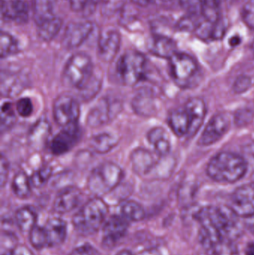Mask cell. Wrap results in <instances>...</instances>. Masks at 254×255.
Instances as JSON below:
<instances>
[{
    "label": "cell",
    "mask_w": 254,
    "mask_h": 255,
    "mask_svg": "<svg viewBox=\"0 0 254 255\" xmlns=\"http://www.w3.org/2000/svg\"><path fill=\"white\" fill-rule=\"evenodd\" d=\"M70 255H98V253L89 244H84L73 250Z\"/></svg>",
    "instance_id": "7bdbcfd3"
},
{
    "label": "cell",
    "mask_w": 254,
    "mask_h": 255,
    "mask_svg": "<svg viewBox=\"0 0 254 255\" xmlns=\"http://www.w3.org/2000/svg\"><path fill=\"white\" fill-rule=\"evenodd\" d=\"M169 125L177 136L187 135L190 128V120L186 109L173 111L169 117Z\"/></svg>",
    "instance_id": "d4e9b609"
},
{
    "label": "cell",
    "mask_w": 254,
    "mask_h": 255,
    "mask_svg": "<svg viewBox=\"0 0 254 255\" xmlns=\"http://www.w3.org/2000/svg\"><path fill=\"white\" fill-rule=\"evenodd\" d=\"M219 1L220 0H201L200 13L204 20L216 24L222 19Z\"/></svg>",
    "instance_id": "f546056e"
},
{
    "label": "cell",
    "mask_w": 254,
    "mask_h": 255,
    "mask_svg": "<svg viewBox=\"0 0 254 255\" xmlns=\"http://www.w3.org/2000/svg\"><path fill=\"white\" fill-rule=\"evenodd\" d=\"M130 160L133 169L139 175H147L153 169L156 163L153 154L148 150L142 148L134 149L131 152Z\"/></svg>",
    "instance_id": "d6986e66"
},
{
    "label": "cell",
    "mask_w": 254,
    "mask_h": 255,
    "mask_svg": "<svg viewBox=\"0 0 254 255\" xmlns=\"http://www.w3.org/2000/svg\"><path fill=\"white\" fill-rule=\"evenodd\" d=\"M82 130L79 124L63 128L51 141L50 150L55 155H62L69 152L80 140Z\"/></svg>",
    "instance_id": "8fae6325"
},
{
    "label": "cell",
    "mask_w": 254,
    "mask_h": 255,
    "mask_svg": "<svg viewBox=\"0 0 254 255\" xmlns=\"http://www.w3.org/2000/svg\"><path fill=\"white\" fill-rule=\"evenodd\" d=\"M247 163L243 156L229 151L216 154L209 161L207 173L213 181L221 183H235L247 172Z\"/></svg>",
    "instance_id": "6da1fadb"
},
{
    "label": "cell",
    "mask_w": 254,
    "mask_h": 255,
    "mask_svg": "<svg viewBox=\"0 0 254 255\" xmlns=\"http://www.w3.org/2000/svg\"><path fill=\"white\" fill-rule=\"evenodd\" d=\"M110 104L106 99L100 100L96 106H94L87 117V124L92 128L102 127L110 119Z\"/></svg>",
    "instance_id": "cb8c5ba5"
},
{
    "label": "cell",
    "mask_w": 254,
    "mask_h": 255,
    "mask_svg": "<svg viewBox=\"0 0 254 255\" xmlns=\"http://www.w3.org/2000/svg\"><path fill=\"white\" fill-rule=\"evenodd\" d=\"M16 110L18 115L22 118H27L31 117L34 112V106L31 99L28 97L19 99L16 102Z\"/></svg>",
    "instance_id": "74e56055"
},
{
    "label": "cell",
    "mask_w": 254,
    "mask_h": 255,
    "mask_svg": "<svg viewBox=\"0 0 254 255\" xmlns=\"http://www.w3.org/2000/svg\"><path fill=\"white\" fill-rule=\"evenodd\" d=\"M55 5L56 0H33V16L37 25L57 16L55 13Z\"/></svg>",
    "instance_id": "603a6c76"
},
{
    "label": "cell",
    "mask_w": 254,
    "mask_h": 255,
    "mask_svg": "<svg viewBox=\"0 0 254 255\" xmlns=\"http://www.w3.org/2000/svg\"><path fill=\"white\" fill-rule=\"evenodd\" d=\"M250 85V78L245 76H240V77L236 80L235 83H234V91H235L236 93H238V94L244 93L245 91L249 89Z\"/></svg>",
    "instance_id": "60d3db41"
},
{
    "label": "cell",
    "mask_w": 254,
    "mask_h": 255,
    "mask_svg": "<svg viewBox=\"0 0 254 255\" xmlns=\"http://www.w3.org/2000/svg\"><path fill=\"white\" fill-rule=\"evenodd\" d=\"M243 157L246 160L248 167L250 166L254 169V142L244 147Z\"/></svg>",
    "instance_id": "b9f144b4"
},
{
    "label": "cell",
    "mask_w": 254,
    "mask_h": 255,
    "mask_svg": "<svg viewBox=\"0 0 254 255\" xmlns=\"http://www.w3.org/2000/svg\"><path fill=\"white\" fill-rule=\"evenodd\" d=\"M118 138L110 133H101L95 135L89 140L91 148L99 154L109 152L116 146Z\"/></svg>",
    "instance_id": "484cf974"
},
{
    "label": "cell",
    "mask_w": 254,
    "mask_h": 255,
    "mask_svg": "<svg viewBox=\"0 0 254 255\" xmlns=\"http://www.w3.org/2000/svg\"><path fill=\"white\" fill-rule=\"evenodd\" d=\"M238 217L231 207L208 206L199 208L194 214L196 220H205L224 238L233 241L238 235Z\"/></svg>",
    "instance_id": "7a4b0ae2"
},
{
    "label": "cell",
    "mask_w": 254,
    "mask_h": 255,
    "mask_svg": "<svg viewBox=\"0 0 254 255\" xmlns=\"http://www.w3.org/2000/svg\"><path fill=\"white\" fill-rule=\"evenodd\" d=\"M121 212L127 220L134 222L143 220L146 215L143 206L138 202L133 200L124 202L121 207Z\"/></svg>",
    "instance_id": "1f68e13d"
},
{
    "label": "cell",
    "mask_w": 254,
    "mask_h": 255,
    "mask_svg": "<svg viewBox=\"0 0 254 255\" xmlns=\"http://www.w3.org/2000/svg\"><path fill=\"white\" fill-rule=\"evenodd\" d=\"M31 178L24 172H19L13 177L11 188L13 193L19 199L29 197L31 193Z\"/></svg>",
    "instance_id": "83f0119b"
},
{
    "label": "cell",
    "mask_w": 254,
    "mask_h": 255,
    "mask_svg": "<svg viewBox=\"0 0 254 255\" xmlns=\"http://www.w3.org/2000/svg\"><path fill=\"white\" fill-rule=\"evenodd\" d=\"M147 60L141 52L128 51L116 64V72L124 85L134 86L146 78Z\"/></svg>",
    "instance_id": "8992f818"
},
{
    "label": "cell",
    "mask_w": 254,
    "mask_h": 255,
    "mask_svg": "<svg viewBox=\"0 0 254 255\" xmlns=\"http://www.w3.org/2000/svg\"><path fill=\"white\" fill-rule=\"evenodd\" d=\"M131 1L134 4H137V5L147 6L156 2L158 0H131Z\"/></svg>",
    "instance_id": "c3c4849f"
},
{
    "label": "cell",
    "mask_w": 254,
    "mask_h": 255,
    "mask_svg": "<svg viewBox=\"0 0 254 255\" xmlns=\"http://www.w3.org/2000/svg\"><path fill=\"white\" fill-rule=\"evenodd\" d=\"M128 220L120 216H112L103 229L102 244L105 248L114 247L128 232Z\"/></svg>",
    "instance_id": "4fadbf2b"
},
{
    "label": "cell",
    "mask_w": 254,
    "mask_h": 255,
    "mask_svg": "<svg viewBox=\"0 0 254 255\" xmlns=\"http://www.w3.org/2000/svg\"><path fill=\"white\" fill-rule=\"evenodd\" d=\"M52 175V168L45 165L32 174L31 178V185L35 188H41L46 185Z\"/></svg>",
    "instance_id": "836d02e7"
},
{
    "label": "cell",
    "mask_w": 254,
    "mask_h": 255,
    "mask_svg": "<svg viewBox=\"0 0 254 255\" xmlns=\"http://www.w3.org/2000/svg\"><path fill=\"white\" fill-rule=\"evenodd\" d=\"M1 133L7 131L11 128L16 122V115L13 104L10 102L6 101L1 104Z\"/></svg>",
    "instance_id": "d6a6232c"
},
{
    "label": "cell",
    "mask_w": 254,
    "mask_h": 255,
    "mask_svg": "<svg viewBox=\"0 0 254 255\" xmlns=\"http://www.w3.org/2000/svg\"><path fill=\"white\" fill-rule=\"evenodd\" d=\"M182 7L192 13L200 11L201 0H180Z\"/></svg>",
    "instance_id": "f6af8a7d"
},
{
    "label": "cell",
    "mask_w": 254,
    "mask_h": 255,
    "mask_svg": "<svg viewBox=\"0 0 254 255\" xmlns=\"http://www.w3.org/2000/svg\"><path fill=\"white\" fill-rule=\"evenodd\" d=\"M242 16L245 23L249 28L254 29V0H250L244 6Z\"/></svg>",
    "instance_id": "f35d334b"
},
{
    "label": "cell",
    "mask_w": 254,
    "mask_h": 255,
    "mask_svg": "<svg viewBox=\"0 0 254 255\" xmlns=\"http://www.w3.org/2000/svg\"><path fill=\"white\" fill-rule=\"evenodd\" d=\"M70 7L75 12L91 14L96 6V0H70Z\"/></svg>",
    "instance_id": "8d00e7d4"
},
{
    "label": "cell",
    "mask_w": 254,
    "mask_h": 255,
    "mask_svg": "<svg viewBox=\"0 0 254 255\" xmlns=\"http://www.w3.org/2000/svg\"><path fill=\"white\" fill-rule=\"evenodd\" d=\"M1 177H0V181H1V187H4V184L7 182V178H8L9 173V163L7 158L3 154L1 156Z\"/></svg>",
    "instance_id": "ee69618b"
},
{
    "label": "cell",
    "mask_w": 254,
    "mask_h": 255,
    "mask_svg": "<svg viewBox=\"0 0 254 255\" xmlns=\"http://www.w3.org/2000/svg\"><path fill=\"white\" fill-rule=\"evenodd\" d=\"M231 209L239 217H246L254 214V187L245 184L238 187L231 196Z\"/></svg>",
    "instance_id": "7c38bea8"
},
{
    "label": "cell",
    "mask_w": 254,
    "mask_h": 255,
    "mask_svg": "<svg viewBox=\"0 0 254 255\" xmlns=\"http://www.w3.org/2000/svg\"><path fill=\"white\" fill-rule=\"evenodd\" d=\"M100 4L103 16L110 17L123 7L125 0H101Z\"/></svg>",
    "instance_id": "d590c367"
},
{
    "label": "cell",
    "mask_w": 254,
    "mask_h": 255,
    "mask_svg": "<svg viewBox=\"0 0 254 255\" xmlns=\"http://www.w3.org/2000/svg\"><path fill=\"white\" fill-rule=\"evenodd\" d=\"M116 255H134L131 252L128 251V250H122V251L119 252Z\"/></svg>",
    "instance_id": "f5cc1de1"
},
{
    "label": "cell",
    "mask_w": 254,
    "mask_h": 255,
    "mask_svg": "<svg viewBox=\"0 0 254 255\" xmlns=\"http://www.w3.org/2000/svg\"><path fill=\"white\" fill-rule=\"evenodd\" d=\"M62 25L61 18L55 16L53 19L37 25V34L43 41H51L58 35Z\"/></svg>",
    "instance_id": "f1b7e54d"
},
{
    "label": "cell",
    "mask_w": 254,
    "mask_h": 255,
    "mask_svg": "<svg viewBox=\"0 0 254 255\" xmlns=\"http://www.w3.org/2000/svg\"><path fill=\"white\" fill-rule=\"evenodd\" d=\"M253 118L254 113L252 111L249 109H243L235 115V123L237 122L239 126L243 127L251 123Z\"/></svg>",
    "instance_id": "ab89813d"
},
{
    "label": "cell",
    "mask_w": 254,
    "mask_h": 255,
    "mask_svg": "<svg viewBox=\"0 0 254 255\" xmlns=\"http://www.w3.org/2000/svg\"><path fill=\"white\" fill-rule=\"evenodd\" d=\"M19 43L13 36L6 31H1L0 36V55L6 58L16 55L19 52Z\"/></svg>",
    "instance_id": "4dcf8cb0"
},
{
    "label": "cell",
    "mask_w": 254,
    "mask_h": 255,
    "mask_svg": "<svg viewBox=\"0 0 254 255\" xmlns=\"http://www.w3.org/2000/svg\"><path fill=\"white\" fill-rule=\"evenodd\" d=\"M108 214L107 204L100 197L86 202L73 219L75 229L82 235H92L99 230Z\"/></svg>",
    "instance_id": "3957f363"
},
{
    "label": "cell",
    "mask_w": 254,
    "mask_h": 255,
    "mask_svg": "<svg viewBox=\"0 0 254 255\" xmlns=\"http://www.w3.org/2000/svg\"><path fill=\"white\" fill-rule=\"evenodd\" d=\"M170 72L174 83L181 88H189L198 72L195 60L187 54H174L169 59Z\"/></svg>",
    "instance_id": "52a82bcc"
},
{
    "label": "cell",
    "mask_w": 254,
    "mask_h": 255,
    "mask_svg": "<svg viewBox=\"0 0 254 255\" xmlns=\"http://www.w3.org/2000/svg\"><path fill=\"white\" fill-rule=\"evenodd\" d=\"M66 80L73 88L84 91L92 83L93 63L89 55L77 52L72 55L64 68Z\"/></svg>",
    "instance_id": "5b68a950"
},
{
    "label": "cell",
    "mask_w": 254,
    "mask_h": 255,
    "mask_svg": "<svg viewBox=\"0 0 254 255\" xmlns=\"http://www.w3.org/2000/svg\"><path fill=\"white\" fill-rule=\"evenodd\" d=\"M18 228L22 232H30L36 226L37 214L31 207H22L15 214Z\"/></svg>",
    "instance_id": "4316f807"
},
{
    "label": "cell",
    "mask_w": 254,
    "mask_h": 255,
    "mask_svg": "<svg viewBox=\"0 0 254 255\" xmlns=\"http://www.w3.org/2000/svg\"><path fill=\"white\" fill-rule=\"evenodd\" d=\"M147 138L157 154L166 156L169 153L171 150L169 135L164 128L155 127L151 129L148 132Z\"/></svg>",
    "instance_id": "44dd1931"
},
{
    "label": "cell",
    "mask_w": 254,
    "mask_h": 255,
    "mask_svg": "<svg viewBox=\"0 0 254 255\" xmlns=\"http://www.w3.org/2000/svg\"><path fill=\"white\" fill-rule=\"evenodd\" d=\"M123 178L120 166L112 162H105L95 167L88 178L89 191L101 197L114 190Z\"/></svg>",
    "instance_id": "277c9868"
},
{
    "label": "cell",
    "mask_w": 254,
    "mask_h": 255,
    "mask_svg": "<svg viewBox=\"0 0 254 255\" xmlns=\"http://www.w3.org/2000/svg\"><path fill=\"white\" fill-rule=\"evenodd\" d=\"M246 255H254V243H251L246 249Z\"/></svg>",
    "instance_id": "816d5d0a"
},
{
    "label": "cell",
    "mask_w": 254,
    "mask_h": 255,
    "mask_svg": "<svg viewBox=\"0 0 254 255\" xmlns=\"http://www.w3.org/2000/svg\"><path fill=\"white\" fill-rule=\"evenodd\" d=\"M150 51L153 55L160 58L170 59L177 53V45L170 37L158 34L154 37Z\"/></svg>",
    "instance_id": "7402d4cb"
},
{
    "label": "cell",
    "mask_w": 254,
    "mask_h": 255,
    "mask_svg": "<svg viewBox=\"0 0 254 255\" xmlns=\"http://www.w3.org/2000/svg\"><path fill=\"white\" fill-rule=\"evenodd\" d=\"M1 16L17 24L26 23L29 17V6L25 0H1Z\"/></svg>",
    "instance_id": "9a60e30c"
},
{
    "label": "cell",
    "mask_w": 254,
    "mask_h": 255,
    "mask_svg": "<svg viewBox=\"0 0 254 255\" xmlns=\"http://www.w3.org/2000/svg\"><path fill=\"white\" fill-rule=\"evenodd\" d=\"M51 135V125L49 121L40 119L32 126L28 135L30 147L35 151H41L46 147Z\"/></svg>",
    "instance_id": "ac0fdd59"
},
{
    "label": "cell",
    "mask_w": 254,
    "mask_h": 255,
    "mask_svg": "<svg viewBox=\"0 0 254 255\" xmlns=\"http://www.w3.org/2000/svg\"><path fill=\"white\" fill-rule=\"evenodd\" d=\"M80 112L79 102L68 94L59 96L54 102V119L59 127L65 128L78 124Z\"/></svg>",
    "instance_id": "ba28073f"
},
{
    "label": "cell",
    "mask_w": 254,
    "mask_h": 255,
    "mask_svg": "<svg viewBox=\"0 0 254 255\" xmlns=\"http://www.w3.org/2000/svg\"><path fill=\"white\" fill-rule=\"evenodd\" d=\"M137 255H164L158 249L152 248L148 250H143L140 252Z\"/></svg>",
    "instance_id": "7dc6e473"
},
{
    "label": "cell",
    "mask_w": 254,
    "mask_h": 255,
    "mask_svg": "<svg viewBox=\"0 0 254 255\" xmlns=\"http://www.w3.org/2000/svg\"><path fill=\"white\" fill-rule=\"evenodd\" d=\"M253 49H254V44H253Z\"/></svg>",
    "instance_id": "db71d44e"
},
{
    "label": "cell",
    "mask_w": 254,
    "mask_h": 255,
    "mask_svg": "<svg viewBox=\"0 0 254 255\" xmlns=\"http://www.w3.org/2000/svg\"><path fill=\"white\" fill-rule=\"evenodd\" d=\"M30 233V242L34 248L42 250L45 247H49L47 235L44 227L36 225Z\"/></svg>",
    "instance_id": "e575fe53"
},
{
    "label": "cell",
    "mask_w": 254,
    "mask_h": 255,
    "mask_svg": "<svg viewBox=\"0 0 254 255\" xmlns=\"http://www.w3.org/2000/svg\"><path fill=\"white\" fill-rule=\"evenodd\" d=\"M121 36L117 30L104 29L98 37V56L104 62H110L119 52Z\"/></svg>",
    "instance_id": "5bb4252c"
},
{
    "label": "cell",
    "mask_w": 254,
    "mask_h": 255,
    "mask_svg": "<svg viewBox=\"0 0 254 255\" xmlns=\"http://www.w3.org/2000/svg\"><path fill=\"white\" fill-rule=\"evenodd\" d=\"M10 255H34L29 248L24 245L15 246L10 251Z\"/></svg>",
    "instance_id": "bcb514c9"
},
{
    "label": "cell",
    "mask_w": 254,
    "mask_h": 255,
    "mask_svg": "<svg viewBox=\"0 0 254 255\" xmlns=\"http://www.w3.org/2000/svg\"><path fill=\"white\" fill-rule=\"evenodd\" d=\"M246 224L248 229L254 234V214L250 217H246Z\"/></svg>",
    "instance_id": "f907efd6"
},
{
    "label": "cell",
    "mask_w": 254,
    "mask_h": 255,
    "mask_svg": "<svg viewBox=\"0 0 254 255\" xmlns=\"http://www.w3.org/2000/svg\"><path fill=\"white\" fill-rule=\"evenodd\" d=\"M242 39L239 35H234L231 37L229 40L230 46L232 47H236L241 43Z\"/></svg>",
    "instance_id": "681fc988"
},
{
    "label": "cell",
    "mask_w": 254,
    "mask_h": 255,
    "mask_svg": "<svg viewBox=\"0 0 254 255\" xmlns=\"http://www.w3.org/2000/svg\"><path fill=\"white\" fill-rule=\"evenodd\" d=\"M184 109L187 112L190 120V128L187 136L192 137L196 134L204 123L207 115V107L202 99L191 98L186 102Z\"/></svg>",
    "instance_id": "e0dca14e"
},
{
    "label": "cell",
    "mask_w": 254,
    "mask_h": 255,
    "mask_svg": "<svg viewBox=\"0 0 254 255\" xmlns=\"http://www.w3.org/2000/svg\"><path fill=\"white\" fill-rule=\"evenodd\" d=\"M47 235L49 247H55L62 244L67 237V223L62 219L55 217L48 220L44 226Z\"/></svg>",
    "instance_id": "ffe728a7"
},
{
    "label": "cell",
    "mask_w": 254,
    "mask_h": 255,
    "mask_svg": "<svg viewBox=\"0 0 254 255\" xmlns=\"http://www.w3.org/2000/svg\"><path fill=\"white\" fill-rule=\"evenodd\" d=\"M93 25L89 20L70 22L64 31L63 44L67 49H73L82 46L90 35Z\"/></svg>",
    "instance_id": "30bf717a"
},
{
    "label": "cell",
    "mask_w": 254,
    "mask_h": 255,
    "mask_svg": "<svg viewBox=\"0 0 254 255\" xmlns=\"http://www.w3.org/2000/svg\"><path fill=\"white\" fill-rule=\"evenodd\" d=\"M82 199V192L76 187H69L61 190L55 198L53 208L60 214H67L74 210Z\"/></svg>",
    "instance_id": "2e32d148"
},
{
    "label": "cell",
    "mask_w": 254,
    "mask_h": 255,
    "mask_svg": "<svg viewBox=\"0 0 254 255\" xmlns=\"http://www.w3.org/2000/svg\"><path fill=\"white\" fill-rule=\"evenodd\" d=\"M230 125L231 121L226 114L219 113L214 115L203 130L198 139V145L209 146L216 143L227 133Z\"/></svg>",
    "instance_id": "9c48e42d"
}]
</instances>
